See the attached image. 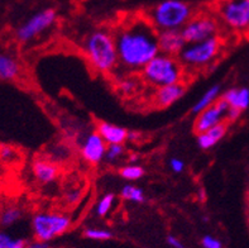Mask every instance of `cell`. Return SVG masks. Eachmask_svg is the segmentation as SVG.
<instances>
[{"mask_svg": "<svg viewBox=\"0 0 249 248\" xmlns=\"http://www.w3.org/2000/svg\"><path fill=\"white\" fill-rule=\"evenodd\" d=\"M119 65L126 71H142L160 54L158 31L147 18H134L123 23L114 35Z\"/></svg>", "mask_w": 249, "mask_h": 248, "instance_id": "cell-1", "label": "cell"}, {"mask_svg": "<svg viewBox=\"0 0 249 248\" xmlns=\"http://www.w3.org/2000/svg\"><path fill=\"white\" fill-rule=\"evenodd\" d=\"M82 51L89 63L99 73L109 74L119 65L115 38L104 29L91 32L84 39Z\"/></svg>", "mask_w": 249, "mask_h": 248, "instance_id": "cell-2", "label": "cell"}, {"mask_svg": "<svg viewBox=\"0 0 249 248\" xmlns=\"http://www.w3.org/2000/svg\"><path fill=\"white\" fill-rule=\"evenodd\" d=\"M193 17V6L186 1L163 0L149 10L147 19L158 32L170 29L181 31Z\"/></svg>", "mask_w": 249, "mask_h": 248, "instance_id": "cell-3", "label": "cell"}, {"mask_svg": "<svg viewBox=\"0 0 249 248\" xmlns=\"http://www.w3.org/2000/svg\"><path fill=\"white\" fill-rule=\"evenodd\" d=\"M142 77L145 82L157 88L178 84L183 80L182 65L176 57L158 54L143 67Z\"/></svg>", "mask_w": 249, "mask_h": 248, "instance_id": "cell-4", "label": "cell"}, {"mask_svg": "<svg viewBox=\"0 0 249 248\" xmlns=\"http://www.w3.org/2000/svg\"><path fill=\"white\" fill-rule=\"evenodd\" d=\"M221 46H223L221 39L219 36H215L197 43L186 44V47L181 51L177 58L183 67L193 70L202 69L210 65L218 57L221 51Z\"/></svg>", "mask_w": 249, "mask_h": 248, "instance_id": "cell-5", "label": "cell"}, {"mask_svg": "<svg viewBox=\"0 0 249 248\" xmlns=\"http://www.w3.org/2000/svg\"><path fill=\"white\" fill-rule=\"evenodd\" d=\"M72 226L71 218L58 211H39L32 218V232L38 241L50 242L62 236Z\"/></svg>", "mask_w": 249, "mask_h": 248, "instance_id": "cell-6", "label": "cell"}, {"mask_svg": "<svg viewBox=\"0 0 249 248\" xmlns=\"http://www.w3.org/2000/svg\"><path fill=\"white\" fill-rule=\"evenodd\" d=\"M215 13L219 22L237 33H249V0H218Z\"/></svg>", "mask_w": 249, "mask_h": 248, "instance_id": "cell-7", "label": "cell"}, {"mask_svg": "<svg viewBox=\"0 0 249 248\" xmlns=\"http://www.w3.org/2000/svg\"><path fill=\"white\" fill-rule=\"evenodd\" d=\"M219 19L213 14H196L190 19L186 25L181 29L186 43H197L209 38L218 36Z\"/></svg>", "mask_w": 249, "mask_h": 248, "instance_id": "cell-8", "label": "cell"}, {"mask_svg": "<svg viewBox=\"0 0 249 248\" xmlns=\"http://www.w3.org/2000/svg\"><path fill=\"white\" fill-rule=\"evenodd\" d=\"M57 19V13L54 9L39 10L38 13L33 14L28 20H25L16 32V37L19 42L27 43V42L35 39L43 32L50 29L54 24Z\"/></svg>", "mask_w": 249, "mask_h": 248, "instance_id": "cell-9", "label": "cell"}, {"mask_svg": "<svg viewBox=\"0 0 249 248\" xmlns=\"http://www.w3.org/2000/svg\"><path fill=\"white\" fill-rule=\"evenodd\" d=\"M228 110H229V105L224 99L220 97L213 105L200 112L199 114H196L195 122H194V132L196 134H200L223 123L227 119Z\"/></svg>", "mask_w": 249, "mask_h": 248, "instance_id": "cell-10", "label": "cell"}, {"mask_svg": "<svg viewBox=\"0 0 249 248\" xmlns=\"http://www.w3.org/2000/svg\"><path fill=\"white\" fill-rule=\"evenodd\" d=\"M107 145L98 132H91L86 135L81 143V156L82 158L91 165L100 164L105 160Z\"/></svg>", "mask_w": 249, "mask_h": 248, "instance_id": "cell-11", "label": "cell"}, {"mask_svg": "<svg viewBox=\"0 0 249 248\" xmlns=\"http://www.w3.org/2000/svg\"><path fill=\"white\" fill-rule=\"evenodd\" d=\"M186 41L182 33L178 29H170V31L158 32V47L160 54L168 55V56H177L181 51L186 47Z\"/></svg>", "mask_w": 249, "mask_h": 248, "instance_id": "cell-12", "label": "cell"}, {"mask_svg": "<svg viewBox=\"0 0 249 248\" xmlns=\"http://www.w3.org/2000/svg\"><path fill=\"white\" fill-rule=\"evenodd\" d=\"M32 172L35 179L41 184H51L58 177V166L47 158H37L32 164Z\"/></svg>", "mask_w": 249, "mask_h": 248, "instance_id": "cell-13", "label": "cell"}, {"mask_svg": "<svg viewBox=\"0 0 249 248\" xmlns=\"http://www.w3.org/2000/svg\"><path fill=\"white\" fill-rule=\"evenodd\" d=\"M185 91H186V88H185L183 82L158 88L155 94V103L157 104L158 107L167 108L180 100L183 94H185Z\"/></svg>", "mask_w": 249, "mask_h": 248, "instance_id": "cell-14", "label": "cell"}, {"mask_svg": "<svg viewBox=\"0 0 249 248\" xmlns=\"http://www.w3.org/2000/svg\"><path fill=\"white\" fill-rule=\"evenodd\" d=\"M96 132L103 137L107 145H123L128 141V131L123 127L109 122H100L96 126Z\"/></svg>", "mask_w": 249, "mask_h": 248, "instance_id": "cell-15", "label": "cell"}, {"mask_svg": "<svg viewBox=\"0 0 249 248\" xmlns=\"http://www.w3.org/2000/svg\"><path fill=\"white\" fill-rule=\"evenodd\" d=\"M228 132V123L223 122L218 126L213 127V128L208 129L206 132H202L197 134L196 137V142L201 150H210V148L215 147L218 145L221 139L224 138L225 134Z\"/></svg>", "mask_w": 249, "mask_h": 248, "instance_id": "cell-16", "label": "cell"}, {"mask_svg": "<svg viewBox=\"0 0 249 248\" xmlns=\"http://www.w3.org/2000/svg\"><path fill=\"white\" fill-rule=\"evenodd\" d=\"M221 99H224L229 108L238 112H244L249 108V89L248 88H231L228 89L221 94Z\"/></svg>", "mask_w": 249, "mask_h": 248, "instance_id": "cell-17", "label": "cell"}, {"mask_svg": "<svg viewBox=\"0 0 249 248\" xmlns=\"http://www.w3.org/2000/svg\"><path fill=\"white\" fill-rule=\"evenodd\" d=\"M20 74V63L16 57L8 54H0V80L12 81Z\"/></svg>", "mask_w": 249, "mask_h": 248, "instance_id": "cell-18", "label": "cell"}, {"mask_svg": "<svg viewBox=\"0 0 249 248\" xmlns=\"http://www.w3.org/2000/svg\"><path fill=\"white\" fill-rule=\"evenodd\" d=\"M220 93V85H214V86H212L210 89H208V90L204 93V95L200 97V100L193 107V113L199 114L200 112H202L204 109H206V108H209L210 105H213L215 101L219 100L221 97Z\"/></svg>", "mask_w": 249, "mask_h": 248, "instance_id": "cell-19", "label": "cell"}, {"mask_svg": "<svg viewBox=\"0 0 249 248\" xmlns=\"http://www.w3.org/2000/svg\"><path fill=\"white\" fill-rule=\"evenodd\" d=\"M120 196L124 200H128L130 203H136V204H142L145 200V195L141 188L136 185H124L120 190Z\"/></svg>", "mask_w": 249, "mask_h": 248, "instance_id": "cell-20", "label": "cell"}, {"mask_svg": "<svg viewBox=\"0 0 249 248\" xmlns=\"http://www.w3.org/2000/svg\"><path fill=\"white\" fill-rule=\"evenodd\" d=\"M23 213L22 209L18 207H8L0 213V224L3 227H10L16 224L20 218Z\"/></svg>", "mask_w": 249, "mask_h": 248, "instance_id": "cell-21", "label": "cell"}, {"mask_svg": "<svg viewBox=\"0 0 249 248\" xmlns=\"http://www.w3.org/2000/svg\"><path fill=\"white\" fill-rule=\"evenodd\" d=\"M114 203H115V195L114 194H105L104 196H101L99 201L96 203V208H95V213L98 217H107V214L110 213L113 209Z\"/></svg>", "mask_w": 249, "mask_h": 248, "instance_id": "cell-22", "label": "cell"}, {"mask_svg": "<svg viewBox=\"0 0 249 248\" xmlns=\"http://www.w3.org/2000/svg\"><path fill=\"white\" fill-rule=\"evenodd\" d=\"M120 176L128 181H137L144 176V169L137 164H129L120 169Z\"/></svg>", "mask_w": 249, "mask_h": 248, "instance_id": "cell-23", "label": "cell"}, {"mask_svg": "<svg viewBox=\"0 0 249 248\" xmlns=\"http://www.w3.org/2000/svg\"><path fill=\"white\" fill-rule=\"evenodd\" d=\"M0 248H27L24 239L16 238L9 233L0 230Z\"/></svg>", "mask_w": 249, "mask_h": 248, "instance_id": "cell-24", "label": "cell"}, {"mask_svg": "<svg viewBox=\"0 0 249 248\" xmlns=\"http://www.w3.org/2000/svg\"><path fill=\"white\" fill-rule=\"evenodd\" d=\"M84 236L92 241H107V239L113 238L110 230L100 229V228H88L84 232Z\"/></svg>", "mask_w": 249, "mask_h": 248, "instance_id": "cell-25", "label": "cell"}, {"mask_svg": "<svg viewBox=\"0 0 249 248\" xmlns=\"http://www.w3.org/2000/svg\"><path fill=\"white\" fill-rule=\"evenodd\" d=\"M124 154V147L123 145H107V153H105V160L107 162H117L119 158L123 157Z\"/></svg>", "mask_w": 249, "mask_h": 248, "instance_id": "cell-26", "label": "cell"}, {"mask_svg": "<svg viewBox=\"0 0 249 248\" xmlns=\"http://www.w3.org/2000/svg\"><path fill=\"white\" fill-rule=\"evenodd\" d=\"M17 157H18V153H17V150L13 146H0V160L4 161V162H12Z\"/></svg>", "mask_w": 249, "mask_h": 248, "instance_id": "cell-27", "label": "cell"}, {"mask_svg": "<svg viewBox=\"0 0 249 248\" xmlns=\"http://www.w3.org/2000/svg\"><path fill=\"white\" fill-rule=\"evenodd\" d=\"M201 245L204 248H223V243L218 238L213 236H204L201 239Z\"/></svg>", "mask_w": 249, "mask_h": 248, "instance_id": "cell-28", "label": "cell"}, {"mask_svg": "<svg viewBox=\"0 0 249 248\" xmlns=\"http://www.w3.org/2000/svg\"><path fill=\"white\" fill-rule=\"evenodd\" d=\"M119 89L124 94H132L137 89V82L133 79H124L123 81H120Z\"/></svg>", "mask_w": 249, "mask_h": 248, "instance_id": "cell-29", "label": "cell"}, {"mask_svg": "<svg viewBox=\"0 0 249 248\" xmlns=\"http://www.w3.org/2000/svg\"><path fill=\"white\" fill-rule=\"evenodd\" d=\"M170 169L174 171L175 173H181L185 170V162L180 158L174 157L170 160Z\"/></svg>", "mask_w": 249, "mask_h": 248, "instance_id": "cell-30", "label": "cell"}, {"mask_svg": "<svg viewBox=\"0 0 249 248\" xmlns=\"http://www.w3.org/2000/svg\"><path fill=\"white\" fill-rule=\"evenodd\" d=\"M167 243L168 246H171L172 248H185L183 247L182 242H181L180 239L177 238L175 236H168L167 237Z\"/></svg>", "mask_w": 249, "mask_h": 248, "instance_id": "cell-31", "label": "cell"}, {"mask_svg": "<svg viewBox=\"0 0 249 248\" xmlns=\"http://www.w3.org/2000/svg\"><path fill=\"white\" fill-rule=\"evenodd\" d=\"M240 112H238V110L235 109H231V108H229V110H228V114H227V120L228 122H235V120L238 119L240 116Z\"/></svg>", "mask_w": 249, "mask_h": 248, "instance_id": "cell-32", "label": "cell"}, {"mask_svg": "<svg viewBox=\"0 0 249 248\" xmlns=\"http://www.w3.org/2000/svg\"><path fill=\"white\" fill-rule=\"evenodd\" d=\"M27 248H50L48 242H43V241H38L36 239L35 242H31L27 245Z\"/></svg>", "mask_w": 249, "mask_h": 248, "instance_id": "cell-33", "label": "cell"}, {"mask_svg": "<svg viewBox=\"0 0 249 248\" xmlns=\"http://www.w3.org/2000/svg\"><path fill=\"white\" fill-rule=\"evenodd\" d=\"M80 196H81V192L77 191V190H76V191L73 190L72 192H70V194L67 195L66 199H67V201H69L70 204H73V203H76V201L79 200Z\"/></svg>", "mask_w": 249, "mask_h": 248, "instance_id": "cell-34", "label": "cell"}]
</instances>
